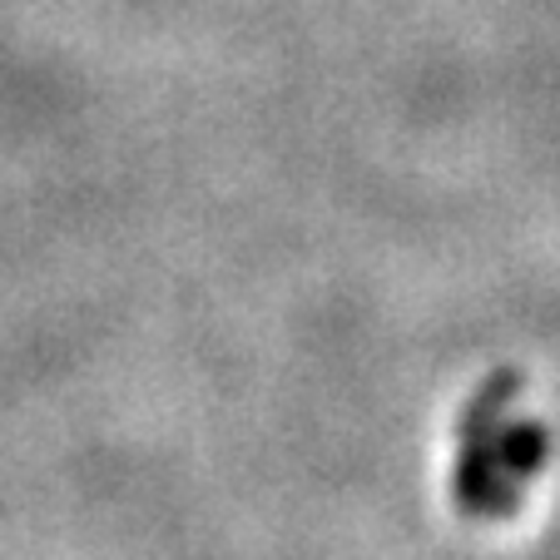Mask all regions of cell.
Returning <instances> with one entry per match:
<instances>
[{"label":"cell","mask_w":560,"mask_h":560,"mask_svg":"<svg viewBox=\"0 0 560 560\" xmlns=\"http://www.w3.org/2000/svg\"><path fill=\"white\" fill-rule=\"evenodd\" d=\"M521 377L516 372H497V377L481 387V397L471 402L462 427V462L452 476V497L462 511L471 516H506L516 506V497L501 481V432H506V402L516 397Z\"/></svg>","instance_id":"cell-1"},{"label":"cell","mask_w":560,"mask_h":560,"mask_svg":"<svg viewBox=\"0 0 560 560\" xmlns=\"http://www.w3.org/2000/svg\"><path fill=\"white\" fill-rule=\"evenodd\" d=\"M546 466V432L536 422H506L501 432V481L511 497H521L530 476Z\"/></svg>","instance_id":"cell-2"}]
</instances>
